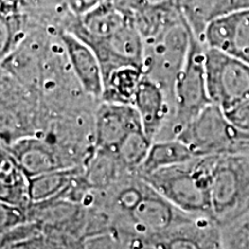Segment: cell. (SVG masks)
I'll list each match as a JSON object with an SVG mask.
<instances>
[{"mask_svg":"<svg viewBox=\"0 0 249 249\" xmlns=\"http://www.w3.org/2000/svg\"><path fill=\"white\" fill-rule=\"evenodd\" d=\"M213 157H195L183 164L139 176L182 213L213 218L210 203Z\"/></svg>","mask_w":249,"mask_h":249,"instance_id":"6da1fadb","label":"cell"},{"mask_svg":"<svg viewBox=\"0 0 249 249\" xmlns=\"http://www.w3.org/2000/svg\"><path fill=\"white\" fill-rule=\"evenodd\" d=\"M193 30L181 13L144 39L143 74L158 83L172 101L177 80L185 67L191 49Z\"/></svg>","mask_w":249,"mask_h":249,"instance_id":"7a4b0ae2","label":"cell"},{"mask_svg":"<svg viewBox=\"0 0 249 249\" xmlns=\"http://www.w3.org/2000/svg\"><path fill=\"white\" fill-rule=\"evenodd\" d=\"M176 139L185 143L196 157L249 155V130L233 123L214 104L187 124Z\"/></svg>","mask_w":249,"mask_h":249,"instance_id":"3957f363","label":"cell"},{"mask_svg":"<svg viewBox=\"0 0 249 249\" xmlns=\"http://www.w3.org/2000/svg\"><path fill=\"white\" fill-rule=\"evenodd\" d=\"M211 217L220 227L249 211V155L213 156Z\"/></svg>","mask_w":249,"mask_h":249,"instance_id":"277c9868","label":"cell"},{"mask_svg":"<svg viewBox=\"0 0 249 249\" xmlns=\"http://www.w3.org/2000/svg\"><path fill=\"white\" fill-rule=\"evenodd\" d=\"M204 52V43L193 34L185 67L174 87L172 114L165 126L169 127L167 139H176L187 124H191L210 104H213L205 76Z\"/></svg>","mask_w":249,"mask_h":249,"instance_id":"5b68a950","label":"cell"},{"mask_svg":"<svg viewBox=\"0 0 249 249\" xmlns=\"http://www.w3.org/2000/svg\"><path fill=\"white\" fill-rule=\"evenodd\" d=\"M205 76L213 104L226 113L249 97V64L205 46Z\"/></svg>","mask_w":249,"mask_h":249,"instance_id":"8992f818","label":"cell"},{"mask_svg":"<svg viewBox=\"0 0 249 249\" xmlns=\"http://www.w3.org/2000/svg\"><path fill=\"white\" fill-rule=\"evenodd\" d=\"M143 242L154 249H225L219 224L210 217L192 214L169 231Z\"/></svg>","mask_w":249,"mask_h":249,"instance_id":"52a82bcc","label":"cell"},{"mask_svg":"<svg viewBox=\"0 0 249 249\" xmlns=\"http://www.w3.org/2000/svg\"><path fill=\"white\" fill-rule=\"evenodd\" d=\"M86 44L95 51L101 62L103 79L123 67L133 66L143 70L144 40L132 20L112 35L90 40Z\"/></svg>","mask_w":249,"mask_h":249,"instance_id":"ba28073f","label":"cell"},{"mask_svg":"<svg viewBox=\"0 0 249 249\" xmlns=\"http://www.w3.org/2000/svg\"><path fill=\"white\" fill-rule=\"evenodd\" d=\"M138 128L142 124L132 104L102 101L93 117V149L114 154L121 141Z\"/></svg>","mask_w":249,"mask_h":249,"instance_id":"9c48e42d","label":"cell"},{"mask_svg":"<svg viewBox=\"0 0 249 249\" xmlns=\"http://www.w3.org/2000/svg\"><path fill=\"white\" fill-rule=\"evenodd\" d=\"M4 149L14 158L28 178L74 167L67 163L59 144L49 138L23 136L12 141Z\"/></svg>","mask_w":249,"mask_h":249,"instance_id":"30bf717a","label":"cell"},{"mask_svg":"<svg viewBox=\"0 0 249 249\" xmlns=\"http://www.w3.org/2000/svg\"><path fill=\"white\" fill-rule=\"evenodd\" d=\"M188 216L149 186L142 200L124 222H128L134 231L141 234L144 240L169 231Z\"/></svg>","mask_w":249,"mask_h":249,"instance_id":"8fae6325","label":"cell"},{"mask_svg":"<svg viewBox=\"0 0 249 249\" xmlns=\"http://www.w3.org/2000/svg\"><path fill=\"white\" fill-rule=\"evenodd\" d=\"M201 40L208 48L249 64V9L213 20L205 28Z\"/></svg>","mask_w":249,"mask_h":249,"instance_id":"7c38bea8","label":"cell"},{"mask_svg":"<svg viewBox=\"0 0 249 249\" xmlns=\"http://www.w3.org/2000/svg\"><path fill=\"white\" fill-rule=\"evenodd\" d=\"M68 62L77 82L88 97L102 101L104 92L103 71L95 51L82 39L65 29H59Z\"/></svg>","mask_w":249,"mask_h":249,"instance_id":"4fadbf2b","label":"cell"},{"mask_svg":"<svg viewBox=\"0 0 249 249\" xmlns=\"http://www.w3.org/2000/svg\"><path fill=\"white\" fill-rule=\"evenodd\" d=\"M133 107L138 111L145 135L152 142L156 141L172 114L170 96L158 83L143 75L134 96Z\"/></svg>","mask_w":249,"mask_h":249,"instance_id":"5bb4252c","label":"cell"},{"mask_svg":"<svg viewBox=\"0 0 249 249\" xmlns=\"http://www.w3.org/2000/svg\"><path fill=\"white\" fill-rule=\"evenodd\" d=\"M249 0H187L182 12L197 35L216 18L239 11H248Z\"/></svg>","mask_w":249,"mask_h":249,"instance_id":"9a60e30c","label":"cell"},{"mask_svg":"<svg viewBox=\"0 0 249 249\" xmlns=\"http://www.w3.org/2000/svg\"><path fill=\"white\" fill-rule=\"evenodd\" d=\"M189 149L179 139L157 140L151 144L147 157L140 167L138 174H149L165 167L183 164L195 158Z\"/></svg>","mask_w":249,"mask_h":249,"instance_id":"2e32d148","label":"cell"},{"mask_svg":"<svg viewBox=\"0 0 249 249\" xmlns=\"http://www.w3.org/2000/svg\"><path fill=\"white\" fill-rule=\"evenodd\" d=\"M79 174L76 167H68L28 178V197L34 204H40L67 192Z\"/></svg>","mask_w":249,"mask_h":249,"instance_id":"e0dca14e","label":"cell"},{"mask_svg":"<svg viewBox=\"0 0 249 249\" xmlns=\"http://www.w3.org/2000/svg\"><path fill=\"white\" fill-rule=\"evenodd\" d=\"M1 202L23 207L30 203L28 197V177L6 149H1Z\"/></svg>","mask_w":249,"mask_h":249,"instance_id":"ac0fdd59","label":"cell"},{"mask_svg":"<svg viewBox=\"0 0 249 249\" xmlns=\"http://www.w3.org/2000/svg\"><path fill=\"white\" fill-rule=\"evenodd\" d=\"M143 70L139 67H123L112 71L104 79L103 102L132 104L136 89L141 82Z\"/></svg>","mask_w":249,"mask_h":249,"instance_id":"d6986e66","label":"cell"},{"mask_svg":"<svg viewBox=\"0 0 249 249\" xmlns=\"http://www.w3.org/2000/svg\"><path fill=\"white\" fill-rule=\"evenodd\" d=\"M152 141L145 135L143 128H138L130 132L124 138L114 151V155L130 173H138L140 167L150 150Z\"/></svg>","mask_w":249,"mask_h":249,"instance_id":"ffe728a7","label":"cell"},{"mask_svg":"<svg viewBox=\"0 0 249 249\" xmlns=\"http://www.w3.org/2000/svg\"><path fill=\"white\" fill-rule=\"evenodd\" d=\"M225 249H249V211L222 226Z\"/></svg>","mask_w":249,"mask_h":249,"instance_id":"44dd1931","label":"cell"},{"mask_svg":"<svg viewBox=\"0 0 249 249\" xmlns=\"http://www.w3.org/2000/svg\"><path fill=\"white\" fill-rule=\"evenodd\" d=\"M24 208L1 202V234L18 227L24 219Z\"/></svg>","mask_w":249,"mask_h":249,"instance_id":"7402d4cb","label":"cell"},{"mask_svg":"<svg viewBox=\"0 0 249 249\" xmlns=\"http://www.w3.org/2000/svg\"><path fill=\"white\" fill-rule=\"evenodd\" d=\"M105 0H66L68 14L73 18H82L99 7Z\"/></svg>","mask_w":249,"mask_h":249,"instance_id":"603a6c76","label":"cell"},{"mask_svg":"<svg viewBox=\"0 0 249 249\" xmlns=\"http://www.w3.org/2000/svg\"><path fill=\"white\" fill-rule=\"evenodd\" d=\"M226 114L238 126L249 127V97Z\"/></svg>","mask_w":249,"mask_h":249,"instance_id":"cb8c5ba5","label":"cell"},{"mask_svg":"<svg viewBox=\"0 0 249 249\" xmlns=\"http://www.w3.org/2000/svg\"><path fill=\"white\" fill-rule=\"evenodd\" d=\"M141 7L160 11H181V0H142Z\"/></svg>","mask_w":249,"mask_h":249,"instance_id":"d4e9b609","label":"cell"},{"mask_svg":"<svg viewBox=\"0 0 249 249\" xmlns=\"http://www.w3.org/2000/svg\"><path fill=\"white\" fill-rule=\"evenodd\" d=\"M22 8V6H28V7H52L55 5H64L66 6V0H12Z\"/></svg>","mask_w":249,"mask_h":249,"instance_id":"484cf974","label":"cell"},{"mask_svg":"<svg viewBox=\"0 0 249 249\" xmlns=\"http://www.w3.org/2000/svg\"><path fill=\"white\" fill-rule=\"evenodd\" d=\"M141 249H154V248L150 247V246H148L147 244H145V247H143V248H141Z\"/></svg>","mask_w":249,"mask_h":249,"instance_id":"4316f807","label":"cell"}]
</instances>
